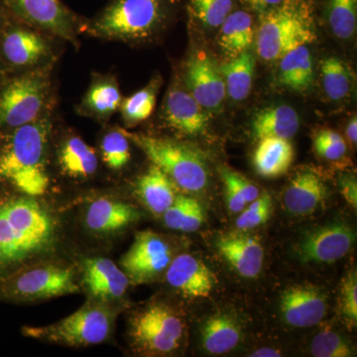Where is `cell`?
<instances>
[{"label": "cell", "instance_id": "1", "mask_svg": "<svg viewBox=\"0 0 357 357\" xmlns=\"http://www.w3.org/2000/svg\"><path fill=\"white\" fill-rule=\"evenodd\" d=\"M54 110L32 123L0 134V187L33 198L48 192Z\"/></svg>", "mask_w": 357, "mask_h": 357}, {"label": "cell", "instance_id": "2", "mask_svg": "<svg viewBox=\"0 0 357 357\" xmlns=\"http://www.w3.org/2000/svg\"><path fill=\"white\" fill-rule=\"evenodd\" d=\"M55 222L33 197L0 192V280L50 250Z\"/></svg>", "mask_w": 357, "mask_h": 357}, {"label": "cell", "instance_id": "3", "mask_svg": "<svg viewBox=\"0 0 357 357\" xmlns=\"http://www.w3.org/2000/svg\"><path fill=\"white\" fill-rule=\"evenodd\" d=\"M180 0H109L93 18H86L83 34L129 45L147 43L172 22Z\"/></svg>", "mask_w": 357, "mask_h": 357}, {"label": "cell", "instance_id": "4", "mask_svg": "<svg viewBox=\"0 0 357 357\" xmlns=\"http://www.w3.org/2000/svg\"><path fill=\"white\" fill-rule=\"evenodd\" d=\"M314 2L284 0L271 10L259 14L256 53L266 62L279 61L289 52L317 39Z\"/></svg>", "mask_w": 357, "mask_h": 357}, {"label": "cell", "instance_id": "5", "mask_svg": "<svg viewBox=\"0 0 357 357\" xmlns=\"http://www.w3.org/2000/svg\"><path fill=\"white\" fill-rule=\"evenodd\" d=\"M54 68L10 75L0 84V134L32 123L55 109Z\"/></svg>", "mask_w": 357, "mask_h": 357}, {"label": "cell", "instance_id": "6", "mask_svg": "<svg viewBox=\"0 0 357 357\" xmlns=\"http://www.w3.org/2000/svg\"><path fill=\"white\" fill-rule=\"evenodd\" d=\"M121 130L178 189L195 194L208 187V165L196 148L170 138L131 132L124 128Z\"/></svg>", "mask_w": 357, "mask_h": 357}, {"label": "cell", "instance_id": "7", "mask_svg": "<svg viewBox=\"0 0 357 357\" xmlns=\"http://www.w3.org/2000/svg\"><path fill=\"white\" fill-rule=\"evenodd\" d=\"M60 39L18 20L7 10L0 22V61L10 75L55 67L61 53Z\"/></svg>", "mask_w": 357, "mask_h": 357}, {"label": "cell", "instance_id": "8", "mask_svg": "<svg viewBox=\"0 0 357 357\" xmlns=\"http://www.w3.org/2000/svg\"><path fill=\"white\" fill-rule=\"evenodd\" d=\"M114 312L102 301H91L67 318L43 326H24L25 337L67 347H89L109 338Z\"/></svg>", "mask_w": 357, "mask_h": 357}, {"label": "cell", "instance_id": "9", "mask_svg": "<svg viewBox=\"0 0 357 357\" xmlns=\"http://www.w3.org/2000/svg\"><path fill=\"white\" fill-rule=\"evenodd\" d=\"M182 317L170 305L155 302L134 312L129 319L131 347L146 356H169L178 349L184 338Z\"/></svg>", "mask_w": 357, "mask_h": 357}, {"label": "cell", "instance_id": "10", "mask_svg": "<svg viewBox=\"0 0 357 357\" xmlns=\"http://www.w3.org/2000/svg\"><path fill=\"white\" fill-rule=\"evenodd\" d=\"M79 292L72 268L60 263H42L18 268L0 280V298L15 302L50 299Z\"/></svg>", "mask_w": 357, "mask_h": 357}, {"label": "cell", "instance_id": "11", "mask_svg": "<svg viewBox=\"0 0 357 357\" xmlns=\"http://www.w3.org/2000/svg\"><path fill=\"white\" fill-rule=\"evenodd\" d=\"M8 13L61 41L79 48L86 18L66 6L62 0H1Z\"/></svg>", "mask_w": 357, "mask_h": 357}, {"label": "cell", "instance_id": "12", "mask_svg": "<svg viewBox=\"0 0 357 357\" xmlns=\"http://www.w3.org/2000/svg\"><path fill=\"white\" fill-rule=\"evenodd\" d=\"M174 259L172 246L152 230L136 234L132 245L122 256L121 265L130 283L145 284L165 273Z\"/></svg>", "mask_w": 357, "mask_h": 357}, {"label": "cell", "instance_id": "13", "mask_svg": "<svg viewBox=\"0 0 357 357\" xmlns=\"http://www.w3.org/2000/svg\"><path fill=\"white\" fill-rule=\"evenodd\" d=\"M183 81L192 98L206 112H218L227 96L220 66L208 54L194 52L183 67Z\"/></svg>", "mask_w": 357, "mask_h": 357}, {"label": "cell", "instance_id": "14", "mask_svg": "<svg viewBox=\"0 0 357 357\" xmlns=\"http://www.w3.org/2000/svg\"><path fill=\"white\" fill-rule=\"evenodd\" d=\"M356 234L344 223H332L307 232L301 239L298 255L305 263H333L351 251Z\"/></svg>", "mask_w": 357, "mask_h": 357}, {"label": "cell", "instance_id": "15", "mask_svg": "<svg viewBox=\"0 0 357 357\" xmlns=\"http://www.w3.org/2000/svg\"><path fill=\"white\" fill-rule=\"evenodd\" d=\"M161 115L166 126L185 136L203 135L210 126L208 112L180 83H173L167 91Z\"/></svg>", "mask_w": 357, "mask_h": 357}, {"label": "cell", "instance_id": "16", "mask_svg": "<svg viewBox=\"0 0 357 357\" xmlns=\"http://www.w3.org/2000/svg\"><path fill=\"white\" fill-rule=\"evenodd\" d=\"M328 307L326 294L310 285H293L282 294L281 311L288 325L311 328L325 318Z\"/></svg>", "mask_w": 357, "mask_h": 357}, {"label": "cell", "instance_id": "17", "mask_svg": "<svg viewBox=\"0 0 357 357\" xmlns=\"http://www.w3.org/2000/svg\"><path fill=\"white\" fill-rule=\"evenodd\" d=\"M165 274L171 287L192 299L210 297L215 287V276L210 268L196 256L188 253L174 257Z\"/></svg>", "mask_w": 357, "mask_h": 357}, {"label": "cell", "instance_id": "18", "mask_svg": "<svg viewBox=\"0 0 357 357\" xmlns=\"http://www.w3.org/2000/svg\"><path fill=\"white\" fill-rule=\"evenodd\" d=\"M122 98L121 86L115 75L96 73L76 110L82 116L105 123L119 112Z\"/></svg>", "mask_w": 357, "mask_h": 357}, {"label": "cell", "instance_id": "19", "mask_svg": "<svg viewBox=\"0 0 357 357\" xmlns=\"http://www.w3.org/2000/svg\"><path fill=\"white\" fill-rule=\"evenodd\" d=\"M83 273L86 290L95 299L102 302L121 299L130 283L123 270L107 258L84 260Z\"/></svg>", "mask_w": 357, "mask_h": 357}, {"label": "cell", "instance_id": "20", "mask_svg": "<svg viewBox=\"0 0 357 357\" xmlns=\"http://www.w3.org/2000/svg\"><path fill=\"white\" fill-rule=\"evenodd\" d=\"M140 213L132 204L112 198H98L86 210V227L98 234H114L137 222Z\"/></svg>", "mask_w": 357, "mask_h": 357}, {"label": "cell", "instance_id": "21", "mask_svg": "<svg viewBox=\"0 0 357 357\" xmlns=\"http://www.w3.org/2000/svg\"><path fill=\"white\" fill-rule=\"evenodd\" d=\"M217 248L225 259L245 278H255L261 272L264 250L255 237L225 234L218 237Z\"/></svg>", "mask_w": 357, "mask_h": 357}, {"label": "cell", "instance_id": "22", "mask_svg": "<svg viewBox=\"0 0 357 357\" xmlns=\"http://www.w3.org/2000/svg\"><path fill=\"white\" fill-rule=\"evenodd\" d=\"M328 188L321 176L311 170L296 174L284 192V206L294 215H310L325 202Z\"/></svg>", "mask_w": 357, "mask_h": 357}, {"label": "cell", "instance_id": "23", "mask_svg": "<svg viewBox=\"0 0 357 357\" xmlns=\"http://www.w3.org/2000/svg\"><path fill=\"white\" fill-rule=\"evenodd\" d=\"M57 162L64 175L79 180L91 178L98 168L96 150L74 133L64 136L59 144Z\"/></svg>", "mask_w": 357, "mask_h": 357}, {"label": "cell", "instance_id": "24", "mask_svg": "<svg viewBox=\"0 0 357 357\" xmlns=\"http://www.w3.org/2000/svg\"><path fill=\"white\" fill-rule=\"evenodd\" d=\"M255 32L252 11L236 7L220 25L218 43L227 57L234 58L252 46Z\"/></svg>", "mask_w": 357, "mask_h": 357}, {"label": "cell", "instance_id": "25", "mask_svg": "<svg viewBox=\"0 0 357 357\" xmlns=\"http://www.w3.org/2000/svg\"><path fill=\"white\" fill-rule=\"evenodd\" d=\"M300 128V117L292 107L287 105L265 107L256 112L251 123L255 139L274 137L292 139Z\"/></svg>", "mask_w": 357, "mask_h": 357}, {"label": "cell", "instance_id": "26", "mask_svg": "<svg viewBox=\"0 0 357 357\" xmlns=\"http://www.w3.org/2000/svg\"><path fill=\"white\" fill-rule=\"evenodd\" d=\"M314 79V60L307 45L298 47L279 60L277 81L291 91L303 93Z\"/></svg>", "mask_w": 357, "mask_h": 357}, {"label": "cell", "instance_id": "27", "mask_svg": "<svg viewBox=\"0 0 357 357\" xmlns=\"http://www.w3.org/2000/svg\"><path fill=\"white\" fill-rule=\"evenodd\" d=\"M294 148L290 140L267 137L259 140L253 155L256 172L263 178L284 175L294 161Z\"/></svg>", "mask_w": 357, "mask_h": 357}, {"label": "cell", "instance_id": "28", "mask_svg": "<svg viewBox=\"0 0 357 357\" xmlns=\"http://www.w3.org/2000/svg\"><path fill=\"white\" fill-rule=\"evenodd\" d=\"M137 192L148 210L157 215H163L177 196L173 181L154 164L138 178Z\"/></svg>", "mask_w": 357, "mask_h": 357}, {"label": "cell", "instance_id": "29", "mask_svg": "<svg viewBox=\"0 0 357 357\" xmlns=\"http://www.w3.org/2000/svg\"><path fill=\"white\" fill-rule=\"evenodd\" d=\"M256 59L250 51H244L220 66L225 89L230 100L243 102L252 89Z\"/></svg>", "mask_w": 357, "mask_h": 357}, {"label": "cell", "instance_id": "30", "mask_svg": "<svg viewBox=\"0 0 357 357\" xmlns=\"http://www.w3.org/2000/svg\"><path fill=\"white\" fill-rule=\"evenodd\" d=\"M241 340V326L229 314H215L202 328L204 349L211 354L220 356L234 351Z\"/></svg>", "mask_w": 357, "mask_h": 357}, {"label": "cell", "instance_id": "31", "mask_svg": "<svg viewBox=\"0 0 357 357\" xmlns=\"http://www.w3.org/2000/svg\"><path fill=\"white\" fill-rule=\"evenodd\" d=\"M161 83V79L155 77L144 88L122 98L119 112L126 128H135L151 116L156 107Z\"/></svg>", "mask_w": 357, "mask_h": 357}, {"label": "cell", "instance_id": "32", "mask_svg": "<svg viewBox=\"0 0 357 357\" xmlns=\"http://www.w3.org/2000/svg\"><path fill=\"white\" fill-rule=\"evenodd\" d=\"M162 215L167 227L183 232L197 231L204 220V211L198 199L184 195H177Z\"/></svg>", "mask_w": 357, "mask_h": 357}, {"label": "cell", "instance_id": "33", "mask_svg": "<svg viewBox=\"0 0 357 357\" xmlns=\"http://www.w3.org/2000/svg\"><path fill=\"white\" fill-rule=\"evenodd\" d=\"M324 91L330 100H344L352 91L354 77L349 66L342 59L331 56L319 63Z\"/></svg>", "mask_w": 357, "mask_h": 357}, {"label": "cell", "instance_id": "34", "mask_svg": "<svg viewBox=\"0 0 357 357\" xmlns=\"http://www.w3.org/2000/svg\"><path fill=\"white\" fill-rule=\"evenodd\" d=\"M190 20L206 28L217 29L236 7V0H180Z\"/></svg>", "mask_w": 357, "mask_h": 357}, {"label": "cell", "instance_id": "35", "mask_svg": "<svg viewBox=\"0 0 357 357\" xmlns=\"http://www.w3.org/2000/svg\"><path fill=\"white\" fill-rule=\"evenodd\" d=\"M324 15L337 38L349 40L356 34L357 0H324Z\"/></svg>", "mask_w": 357, "mask_h": 357}, {"label": "cell", "instance_id": "36", "mask_svg": "<svg viewBox=\"0 0 357 357\" xmlns=\"http://www.w3.org/2000/svg\"><path fill=\"white\" fill-rule=\"evenodd\" d=\"M100 155L103 163L110 170L121 171L131 160L130 141L121 128H110L100 141Z\"/></svg>", "mask_w": 357, "mask_h": 357}, {"label": "cell", "instance_id": "37", "mask_svg": "<svg viewBox=\"0 0 357 357\" xmlns=\"http://www.w3.org/2000/svg\"><path fill=\"white\" fill-rule=\"evenodd\" d=\"M311 352L316 357H351L354 351L340 333L326 330L312 340Z\"/></svg>", "mask_w": 357, "mask_h": 357}, {"label": "cell", "instance_id": "38", "mask_svg": "<svg viewBox=\"0 0 357 357\" xmlns=\"http://www.w3.org/2000/svg\"><path fill=\"white\" fill-rule=\"evenodd\" d=\"M236 220L237 229L249 230L259 227L269 220L272 211V199L269 194L260 195L255 201L248 204Z\"/></svg>", "mask_w": 357, "mask_h": 357}, {"label": "cell", "instance_id": "39", "mask_svg": "<svg viewBox=\"0 0 357 357\" xmlns=\"http://www.w3.org/2000/svg\"><path fill=\"white\" fill-rule=\"evenodd\" d=\"M317 154L328 161H338L347 153V143L340 133L332 129H323L314 136Z\"/></svg>", "mask_w": 357, "mask_h": 357}, {"label": "cell", "instance_id": "40", "mask_svg": "<svg viewBox=\"0 0 357 357\" xmlns=\"http://www.w3.org/2000/svg\"><path fill=\"white\" fill-rule=\"evenodd\" d=\"M340 312L349 326L357 323V276L356 270L345 277L340 288Z\"/></svg>", "mask_w": 357, "mask_h": 357}, {"label": "cell", "instance_id": "41", "mask_svg": "<svg viewBox=\"0 0 357 357\" xmlns=\"http://www.w3.org/2000/svg\"><path fill=\"white\" fill-rule=\"evenodd\" d=\"M220 172L223 184L231 187L237 194L243 197L248 204L252 203L260 196V191L257 185L251 183L248 178L244 177L241 174L231 170L227 167L220 168Z\"/></svg>", "mask_w": 357, "mask_h": 357}, {"label": "cell", "instance_id": "42", "mask_svg": "<svg viewBox=\"0 0 357 357\" xmlns=\"http://www.w3.org/2000/svg\"><path fill=\"white\" fill-rule=\"evenodd\" d=\"M340 192L352 208L357 206V183L356 177L354 175H344L340 178Z\"/></svg>", "mask_w": 357, "mask_h": 357}, {"label": "cell", "instance_id": "43", "mask_svg": "<svg viewBox=\"0 0 357 357\" xmlns=\"http://www.w3.org/2000/svg\"><path fill=\"white\" fill-rule=\"evenodd\" d=\"M283 1L284 0H236L237 4L257 15L280 6Z\"/></svg>", "mask_w": 357, "mask_h": 357}, {"label": "cell", "instance_id": "44", "mask_svg": "<svg viewBox=\"0 0 357 357\" xmlns=\"http://www.w3.org/2000/svg\"><path fill=\"white\" fill-rule=\"evenodd\" d=\"M347 138L351 147L356 146L357 142V119L356 116L352 117L347 126Z\"/></svg>", "mask_w": 357, "mask_h": 357}, {"label": "cell", "instance_id": "45", "mask_svg": "<svg viewBox=\"0 0 357 357\" xmlns=\"http://www.w3.org/2000/svg\"><path fill=\"white\" fill-rule=\"evenodd\" d=\"M251 356L256 357H280L281 352L277 351V349H258L255 352H253V354H251Z\"/></svg>", "mask_w": 357, "mask_h": 357}, {"label": "cell", "instance_id": "46", "mask_svg": "<svg viewBox=\"0 0 357 357\" xmlns=\"http://www.w3.org/2000/svg\"><path fill=\"white\" fill-rule=\"evenodd\" d=\"M8 76V73H7L6 68H4L3 64H2L1 61H0V84H1L2 82H3Z\"/></svg>", "mask_w": 357, "mask_h": 357}, {"label": "cell", "instance_id": "47", "mask_svg": "<svg viewBox=\"0 0 357 357\" xmlns=\"http://www.w3.org/2000/svg\"><path fill=\"white\" fill-rule=\"evenodd\" d=\"M7 13V9L6 8V6H3V3H2L1 0H0V22H1L2 20H3L4 16L6 15Z\"/></svg>", "mask_w": 357, "mask_h": 357}, {"label": "cell", "instance_id": "48", "mask_svg": "<svg viewBox=\"0 0 357 357\" xmlns=\"http://www.w3.org/2000/svg\"><path fill=\"white\" fill-rule=\"evenodd\" d=\"M311 1H314V0H311Z\"/></svg>", "mask_w": 357, "mask_h": 357}]
</instances>
